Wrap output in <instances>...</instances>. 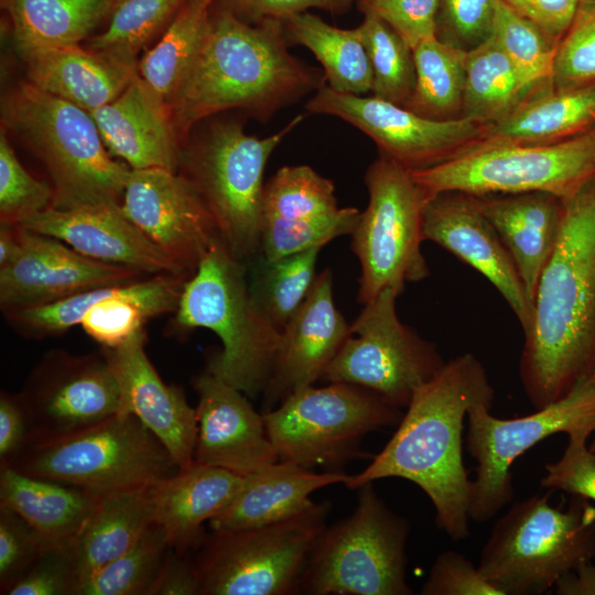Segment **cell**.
Segmentation results:
<instances>
[{
  "label": "cell",
  "instance_id": "cell-1",
  "mask_svg": "<svg viewBox=\"0 0 595 595\" xmlns=\"http://www.w3.org/2000/svg\"><path fill=\"white\" fill-rule=\"evenodd\" d=\"M495 390L478 358L462 354L421 386L398 428L368 466L345 485L397 477L420 487L435 509L436 526L453 541L469 537L470 479L463 463L462 435L470 408H491Z\"/></svg>",
  "mask_w": 595,
  "mask_h": 595
},
{
  "label": "cell",
  "instance_id": "cell-2",
  "mask_svg": "<svg viewBox=\"0 0 595 595\" xmlns=\"http://www.w3.org/2000/svg\"><path fill=\"white\" fill-rule=\"evenodd\" d=\"M563 203L560 236L539 280L519 360L536 410L595 370V176Z\"/></svg>",
  "mask_w": 595,
  "mask_h": 595
},
{
  "label": "cell",
  "instance_id": "cell-3",
  "mask_svg": "<svg viewBox=\"0 0 595 595\" xmlns=\"http://www.w3.org/2000/svg\"><path fill=\"white\" fill-rule=\"evenodd\" d=\"M283 22L248 23L214 4L197 54L170 108L178 141L199 121L242 109L260 121L326 85L289 52Z\"/></svg>",
  "mask_w": 595,
  "mask_h": 595
},
{
  "label": "cell",
  "instance_id": "cell-4",
  "mask_svg": "<svg viewBox=\"0 0 595 595\" xmlns=\"http://www.w3.org/2000/svg\"><path fill=\"white\" fill-rule=\"evenodd\" d=\"M1 118L45 167L52 207L121 204L130 167L111 159L88 111L26 80L3 95Z\"/></svg>",
  "mask_w": 595,
  "mask_h": 595
},
{
  "label": "cell",
  "instance_id": "cell-5",
  "mask_svg": "<svg viewBox=\"0 0 595 595\" xmlns=\"http://www.w3.org/2000/svg\"><path fill=\"white\" fill-rule=\"evenodd\" d=\"M174 317L177 331L207 328L223 348L206 371L249 398L263 393L272 375L281 332L253 301L244 261L219 239L186 280Z\"/></svg>",
  "mask_w": 595,
  "mask_h": 595
},
{
  "label": "cell",
  "instance_id": "cell-6",
  "mask_svg": "<svg viewBox=\"0 0 595 595\" xmlns=\"http://www.w3.org/2000/svg\"><path fill=\"white\" fill-rule=\"evenodd\" d=\"M552 490L513 502L483 545L479 570L502 595H540L595 559V506L572 496L553 507Z\"/></svg>",
  "mask_w": 595,
  "mask_h": 595
},
{
  "label": "cell",
  "instance_id": "cell-7",
  "mask_svg": "<svg viewBox=\"0 0 595 595\" xmlns=\"http://www.w3.org/2000/svg\"><path fill=\"white\" fill-rule=\"evenodd\" d=\"M410 172L428 198L443 192H544L564 201L595 176V126L552 142L480 138L441 163Z\"/></svg>",
  "mask_w": 595,
  "mask_h": 595
},
{
  "label": "cell",
  "instance_id": "cell-8",
  "mask_svg": "<svg viewBox=\"0 0 595 595\" xmlns=\"http://www.w3.org/2000/svg\"><path fill=\"white\" fill-rule=\"evenodd\" d=\"M354 511L316 538L299 594L410 595L409 521L392 511L372 483L360 486Z\"/></svg>",
  "mask_w": 595,
  "mask_h": 595
},
{
  "label": "cell",
  "instance_id": "cell-9",
  "mask_svg": "<svg viewBox=\"0 0 595 595\" xmlns=\"http://www.w3.org/2000/svg\"><path fill=\"white\" fill-rule=\"evenodd\" d=\"M303 118L294 117L266 138L246 133L238 121L214 122L202 139L180 153L181 173L193 183L220 238L241 261L260 253L267 162Z\"/></svg>",
  "mask_w": 595,
  "mask_h": 595
},
{
  "label": "cell",
  "instance_id": "cell-10",
  "mask_svg": "<svg viewBox=\"0 0 595 595\" xmlns=\"http://www.w3.org/2000/svg\"><path fill=\"white\" fill-rule=\"evenodd\" d=\"M262 416L279 461L327 472L368 456L360 447L364 437L402 418L377 393L347 382L299 389Z\"/></svg>",
  "mask_w": 595,
  "mask_h": 595
},
{
  "label": "cell",
  "instance_id": "cell-11",
  "mask_svg": "<svg viewBox=\"0 0 595 595\" xmlns=\"http://www.w3.org/2000/svg\"><path fill=\"white\" fill-rule=\"evenodd\" d=\"M10 467L96 495L150 487L180 469L140 420L118 413L60 440L31 444Z\"/></svg>",
  "mask_w": 595,
  "mask_h": 595
},
{
  "label": "cell",
  "instance_id": "cell-12",
  "mask_svg": "<svg viewBox=\"0 0 595 595\" xmlns=\"http://www.w3.org/2000/svg\"><path fill=\"white\" fill-rule=\"evenodd\" d=\"M329 510L328 501H313L273 523L212 531L194 556L202 595L299 594L309 554Z\"/></svg>",
  "mask_w": 595,
  "mask_h": 595
},
{
  "label": "cell",
  "instance_id": "cell-13",
  "mask_svg": "<svg viewBox=\"0 0 595 595\" xmlns=\"http://www.w3.org/2000/svg\"><path fill=\"white\" fill-rule=\"evenodd\" d=\"M365 183L368 204L350 235L361 269L357 300L363 305L387 288L401 294L408 282L430 274L421 250L429 198L411 172L379 155L368 166Z\"/></svg>",
  "mask_w": 595,
  "mask_h": 595
},
{
  "label": "cell",
  "instance_id": "cell-14",
  "mask_svg": "<svg viewBox=\"0 0 595 595\" xmlns=\"http://www.w3.org/2000/svg\"><path fill=\"white\" fill-rule=\"evenodd\" d=\"M490 409L478 404L467 412L466 446L477 463L468 516L479 523L511 502V467L524 452L553 434L589 437L595 433V383L588 377L563 398L523 416L499 419L490 414Z\"/></svg>",
  "mask_w": 595,
  "mask_h": 595
},
{
  "label": "cell",
  "instance_id": "cell-15",
  "mask_svg": "<svg viewBox=\"0 0 595 595\" xmlns=\"http://www.w3.org/2000/svg\"><path fill=\"white\" fill-rule=\"evenodd\" d=\"M400 294L382 290L364 304L350 323L351 335L324 370L321 380L368 389L399 409L445 365L436 346L402 323Z\"/></svg>",
  "mask_w": 595,
  "mask_h": 595
},
{
  "label": "cell",
  "instance_id": "cell-16",
  "mask_svg": "<svg viewBox=\"0 0 595 595\" xmlns=\"http://www.w3.org/2000/svg\"><path fill=\"white\" fill-rule=\"evenodd\" d=\"M30 443H44L95 425L119 411L120 390L104 354L47 351L19 393ZM28 445V446H29Z\"/></svg>",
  "mask_w": 595,
  "mask_h": 595
},
{
  "label": "cell",
  "instance_id": "cell-17",
  "mask_svg": "<svg viewBox=\"0 0 595 595\" xmlns=\"http://www.w3.org/2000/svg\"><path fill=\"white\" fill-rule=\"evenodd\" d=\"M311 113L337 117L368 136L380 155L409 171L433 166L479 140L484 127L465 118L431 119L376 96L324 85L305 104Z\"/></svg>",
  "mask_w": 595,
  "mask_h": 595
},
{
  "label": "cell",
  "instance_id": "cell-18",
  "mask_svg": "<svg viewBox=\"0 0 595 595\" xmlns=\"http://www.w3.org/2000/svg\"><path fill=\"white\" fill-rule=\"evenodd\" d=\"M120 207L126 217L188 277L221 239L199 193L177 171L130 169Z\"/></svg>",
  "mask_w": 595,
  "mask_h": 595
},
{
  "label": "cell",
  "instance_id": "cell-19",
  "mask_svg": "<svg viewBox=\"0 0 595 595\" xmlns=\"http://www.w3.org/2000/svg\"><path fill=\"white\" fill-rule=\"evenodd\" d=\"M22 228L18 256L0 268L2 312L52 303L98 286L123 284L144 273L98 261L65 242Z\"/></svg>",
  "mask_w": 595,
  "mask_h": 595
},
{
  "label": "cell",
  "instance_id": "cell-20",
  "mask_svg": "<svg viewBox=\"0 0 595 595\" xmlns=\"http://www.w3.org/2000/svg\"><path fill=\"white\" fill-rule=\"evenodd\" d=\"M423 240L441 246L484 275L505 299L521 328L531 325L533 307L510 253L497 230L463 192H443L429 198L423 214Z\"/></svg>",
  "mask_w": 595,
  "mask_h": 595
},
{
  "label": "cell",
  "instance_id": "cell-21",
  "mask_svg": "<svg viewBox=\"0 0 595 595\" xmlns=\"http://www.w3.org/2000/svg\"><path fill=\"white\" fill-rule=\"evenodd\" d=\"M145 329L116 348H102L120 390L118 414L134 415L165 446L180 469L194 462L195 408L182 388L166 385L150 361Z\"/></svg>",
  "mask_w": 595,
  "mask_h": 595
},
{
  "label": "cell",
  "instance_id": "cell-22",
  "mask_svg": "<svg viewBox=\"0 0 595 595\" xmlns=\"http://www.w3.org/2000/svg\"><path fill=\"white\" fill-rule=\"evenodd\" d=\"M192 385L198 397L194 462L245 476L279 461L262 413L244 392L206 370Z\"/></svg>",
  "mask_w": 595,
  "mask_h": 595
},
{
  "label": "cell",
  "instance_id": "cell-23",
  "mask_svg": "<svg viewBox=\"0 0 595 595\" xmlns=\"http://www.w3.org/2000/svg\"><path fill=\"white\" fill-rule=\"evenodd\" d=\"M350 335V324L334 301L333 273L326 268L316 275L309 295L281 332L273 371L262 393V412L321 379Z\"/></svg>",
  "mask_w": 595,
  "mask_h": 595
},
{
  "label": "cell",
  "instance_id": "cell-24",
  "mask_svg": "<svg viewBox=\"0 0 595 595\" xmlns=\"http://www.w3.org/2000/svg\"><path fill=\"white\" fill-rule=\"evenodd\" d=\"M20 226L54 237L98 261L127 266L145 275L190 278L126 217L120 205L50 207Z\"/></svg>",
  "mask_w": 595,
  "mask_h": 595
},
{
  "label": "cell",
  "instance_id": "cell-25",
  "mask_svg": "<svg viewBox=\"0 0 595 595\" xmlns=\"http://www.w3.org/2000/svg\"><path fill=\"white\" fill-rule=\"evenodd\" d=\"M18 53L28 82L88 112L116 99L138 74L137 57L79 44Z\"/></svg>",
  "mask_w": 595,
  "mask_h": 595
},
{
  "label": "cell",
  "instance_id": "cell-26",
  "mask_svg": "<svg viewBox=\"0 0 595 595\" xmlns=\"http://www.w3.org/2000/svg\"><path fill=\"white\" fill-rule=\"evenodd\" d=\"M89 113L107 150L130 169L177 170L181 149L170 112L139 73L116 99Z\"/></svg>",
  "mask_w": 595,
  "mask_h": 595
},
{
  "label": "cell",
  "instance_id": "cell-27",
  "mask_svg": "<svg viewBox=\"0 0 595 595\" xmlns=\"http://www.w3.org/2000/svg\"><path fill=\"white\" fill-rule=\"evenodd\" d=\"M473 196L510 253L534 307L540 277L560 236L563 201L544 192Z\"/></svg>",
  "mask_w": 595,
  "mask_h": 595
},
{
  "label": "cell",
  "instance_id": "cell-28",
  "mask_svg": "<svg viewBox=\"0 0 595 595\" xmlns=\"http://www.w3.org/2000/svg\"><path fill=\"white\" fill-rule=\"evenodd\" d=\"M244 476L198 464L150 486L154 524L166 536L170 548L191 553L204 541V522L221 512L241 487Z\"/></svg>",
  "mask_w": 595,
  "mask_h": 595
},
{
  "label": "cell",
  "instance_id": "cell-29",
  "mask_svg": "<svg viewBox=\"0 0 595 595\" xmlns=\"http://www.w3.org/2000/svg\"><path fill=\"white\" fill-rule=\"evenodd\" d=\"M350 476L343 470L317 473L290 461H278L245 475L234 499L209 520V527L214 532H228L283 520L310 506L315 490L346 485Z\"/></svg>",
  "mask_w": 595,
  "mask_h": 595
},
{
  "label": "cell",
  "instance_id": "cell-30",
  "mask_svg": "<svg viewBox=\"0 0 595 595\" xmlns=\"http://www.w3.org/2000/svg\"><path fill=\"white\" fill-rule=\"evenodd\" d=\"M98 496L63 482L0 467V507L21 516L50 545L76 536Z\"/></svg>",
  "mask_w": 595,
  "mask_h": 595
},
{
  "label": "cell",
  "instance_id": "cell-31",
  "mask_svg": "<svg viewBox=\"0 0 595 595\" xmlns=\"http://www.w3.org/2000/svg\"><path fill=\"white\" fill-rule=\"evenodd\" d=\"M149 488L116 490L98 496L90 515L68 541L77 584L128 551L154 523Z\"/></svg>",
  "mask_w": 595,
  "mask_h": 595
},
{
  "label": "cell",
  "instance_id": "cell-32",
  "mask_svg": "<svg viewBox=\"0 0 595 595\" xmlns=\"http://www.w3.org/2000/svg\"><path fill=\"white\" fill-rule=\"evenodd\" d=\"M187 278L155 274L105 288L84 313L80 325L102 348H116L158 315L175 312Z\"/></svg>",
  "mask_w": 595,
  "mask_h": 595
},
{
  "label": "cell",
  "instance_id": "cell-33",
  "mask_svg": "<svg viewBox=\"0 0 595 595\" xmlns=\"http://www.w3.org/2000/svg\"><path fill=\"white\" fill-rule=\"evenodd\" d=\"M595 126V85L555 89L548 83L521 100L499 121L484 127L483 139L552 142Z\"/></svg>",
  "mask_w": 595,
  "mask_h": 595
},
{
  "label": "cell",
  "instance_id": "cell-34",
  "mask_svg": "<svg viewBox=\"0 0 595 595\" xmlns=\"http://www.w3.org/2000/svg\"><path fill=\"white\" fill-rule=\"evenodd\" d=\"M18 52L79 44L108 19L110 0H0Z\"/></svg>",
  "mask_w": 595,
  "mask_h": 595
},
{
  "label": "cell",
  "instance_id": "cell-35",
  "mask_svg": "<svg viewBox=\"0 0 595 595\" xmlns=\"http://www.w3.org/2000/svg\"><path fill=\"white\" fill-rule=\"evenodd\" d=\"M283 29L289 45L314 54L332 89L358 96L372 90V68L358 28L339 29L305 11L285 20Z\"/></svg>",
  "mask_w": 595,
  "mask_h": 595
},
{
  "label": "cell",
  "instance_id": "cell-36",
  "mask_svg": "<svg viewBox=\"0 0 595 595\" xmlns=\"http://www.w3.org/2000/svg\"><path fill=\"white\" fill-rule=\"evenodd\" d=\"M216 1L185 0L159 41L139 61V76L169 112L202 44Z\"/></svg>",
  "mask_w": 595,
  "mask_h": 595
},
{
  "label": "cell",
  "instance_id": "cell-37",
  "mask_svg": "<svg viewBox=\"0 0 595 595\" xmlns=\"http://www.w3.org/2000/svg\"><path fill=\"white\" fill-rule=\"evenodd\" d=\"M533 90L490 36L467 50L462 117L493 125Z\"/></svg>",
  "mask_w": 595,
  "mask_h": 595
},
{
  "label": "cell",
  "instance_id": "cell-38",
  "mask_svg": "<svg viewBox=\"0 0 595 595\" xmlns=\"http://www.w3.org/2000/svg\"><path fill=\"white\" fill-rule=\"evenodd\" d=\"M415 85L404 105L431 119H452L462 110L467 50L437 36L412 50Z\"/></svg>",
  "mask_w": 595,
  "mask_h": 595
},
{
  "label": "cell",
  "instance_id": "cell-39",
  "mask_svg": "<svg viewBox=\"0 0 595 595\" xmlns=\"http://www.w3.org/2000/svg\"><path fill=\"white\" fill-rule=\"evenodd\" d=\"M323 247L268 260L258 253L250 261L251 296L268 320L282 332L309 295L316 279V262Z\"/></svg>",
  "mask_w": 595,
  "mask_h": 595
},
{
  "label": "cell",
  "instance_id": "cell-40",
  "mask_svg": "<svg viewBox=\"0 0 595 595\" xmlns=\"http://www.w3.org/2000/svg\"><path fill=\"white\" fill-rule=\"evenodd\" d=\"M170 549L153 523L128 551L80 580L75 595H151Z\"/></svg>",
  "mask_w": 595,
  "mask_h": 595
},
{
  "label": "cell",
  "instance_id": "cell-41",
  "mask_svg": "<svg viewBox=\"0 0 595 595\" xmlns=\"http://www.w3.org/2000/svg\"><path fill=\"white\" fill-rule=\"evenodd\" d=\"M338 209L333 181L307 165L283 166L263 187L262 220H309Z\"/></svg>",
  "mask_w": 595,
  "mask_h": 595
},
{
  "label": "cell",
  "instance_id": "cell-42",
  "mask_svg": "<svg viewBox=\"0 0 595 595\" xmlns=\"http://www.w3.org/2000/svg\"><path fill=\"white\" fill-rule=\"evenodd\" d=\"M364 15L358 30L372 68V96L404 106L415 85L412 48L377 15Z\"/></svg>",
  "mask_w": 595,
  "mask_h": 595
},
{
  "label": "cell",
  "instance_id": "cell-43",
  "mask_svg": "<svg viewBox=\"0 0 595 595\" xmlns=\"http://www.w3.org/2000/svg\"><path fill=\"white\" fill-rule=\"evenodd\" d=\"M489 36L509 57L529 87L537 89L551 83L558 42L501 0H496Z\"/></svg>",
  "mask_w": 595,
  "mask_h": 595
},
{
  "label": "cell",
  "instance_id": "cell-44",
  "mask_svg": "<svg viewBox=\"0 0 595 595\" xmlns=\"http://www.w3.org/2000/svg\"><path fill=\"white\" fill-rule=\"evenodd\" d=\"M185 0H120L108 17L106 30L87 42V47L137 57L161 36Z\"/></svg>",
  "mask_w": 595,
  "mask_h": 595
},
{
  "label": "cell",
  "instance_id": "cell-45",
  "mask_svg": "<svg viewBox=\"0 0 595 595\" xmlns=\"http://www.w3.org/2000/svg\"><path fill=\"white\" fill-rule=\"evenodd\" d=\"M359 215L357 208L344 207L309 220L263 219L260 253L268 260H275L313 247H324L337 237L351 235Z\"/></svg>",
  "mask_w": 595,
  "mask_h": 595
},
{
  "label": "cell",
  "instance_id": "cell-46",
  "mask_svg": "<svg viewBox=\"0 0 595 595\" xmlns=\"http://www.w3.org/2000/svg\"><path fill=\"white\" fill-rule=\"evenodd\" d=\"M551 85L572 89L595 85V0H580L555 50Z\"/></svg>",
  "mask_w": 595,
  "mask_h": 595
},
{
  "label": "cell",
  "instance_id": "cell-47",
  "mask_svg": "<svg viewBox=\"0 0 595 595\" xmlns=\"http://www.w3.org/2000/svg\"><path fill=\"white\" fill-rule=\"evenodd\" d=\"M54 203L51 184L33 177L20 163L12 149L8 131L0 132V220L21 225L50 208Z\"/></svg>",
  "mask_w": 595,
  "mask_h": 595
},
{
  "label": "cell",
  "instance_id": "cell-48",
  "mask_svg": "<svg viewBox=\"0 0 595 595\" xmlns=\"http://www.w3.org/2000/svg\"><path fill=\"white\" fill-rule=\"evenodd\" d=\"M77 575L68 542L46 547L1 594L75 595Z\"/></svg>",
  "mask_w": 595,
  "mask_h": 595
},
{
  "label": "cell",
  "instance_id": "cell-49",
  "mask_svg": "<svg viewBox=\"0 0 595 595\" xmlns=\"http://www.w3.org/2000/svg\"><path fill=\"white\" fill-rule=\"evenodd\" d=\"M359 8L386 22L413 50L437 36V0H359Z\"/></svg>",
  "mask_w": 595,
  "mask_h": 595
},
{
  "label": "cell",
  "instance_id": "cell-50",
  "mask_svg": "<svg viewBox=\"0 0 595 595\" xmlns=\"http://www.w3.org/2000/svg\"><path fill=\"white\" fill-rule=\"evenodd\" d=\"M48 545L21 516L0 507V593Z\"/></svg>",
  "mask_w": 595,
  "mask_h": 595
},
{
  "label": "cell",
  "instance_id": "cell-51",
  "mask_svg": "<svg viewBox=\"0 0 595 595\" xmlns=\"http://www.w3.org/2000/svg\"><path fill=\"white\" fill-rule=\"evenodd\" d=\"M587 436L571 435L562 456L545 465L541 486L562 490L595 502V453L587 446Z\"/></svg>",
  "mask_w": 595,
  "mask_h": 595
},
{
  "label": "cell",
  "instance_id": "cell-52",
  "mask_svg": "<svg viewBox=\"0 0 595 595\" xmlns=\"http://www.w3.org/2000/svg\"><path fill=\"white\" fill-rule=\"evenodd\" d=\"M422 595H502L464 554L447 550L433 562Z\"/></svg>",
  "mask_w": 595,
  "mask_h": 595
},
{
  "label": "cell",
  "instance_id": "cell-53",
  "mask_svg": "<svg viewBox=\"0 0 595 595\" xmlns=\"http://www.w3.org/2000/svg\"><path fill=\"white\" fill-rule=\"evenodd\" d=\"M437 26L457 39L466 50L478 45L490 35L496 0H437Z\"/></svg>",
  "mask_w": 595,
  "mask_h": 595
},
{
  "label": "cell",
  "instance_id": "cell-54",
  "mask_svg": "<svg viewBox=\"0 0 595 595\" xmlns=\"http://www.w3.org/2000/svg\"><path fill=\"white\" fill-rule=\"evenodd\" d=\"M216 4L251 24L284 22L313 8L338 11L335 0H217Z\"/></svg>",
  "mask_w": 595,
  "mask_h": 595
},
{
  "label": "cell",
  "instance_id": "cell-55",
  "mask_svg": "<svg viewBox=\"0 0 595 595\" xmlns=\"http://www.w3.org/2000/svg\"><path fill=\"white\" fill-rule=\"evenodd\" d=\"M558 42L570 28L580 0H501Z\"/></svg>",
  "mask_w": 595,
  "mask_h": 595
},
{
  "label": "cell",
  "instance_id": "cell-56",
  "mask_svg": "<svg viewBox=\"0 0 595 595\" xmlns=\"http://www.w3.org/2000/svg\"><path fill=\"white\" fill-rule=\"evenodd\" d=\"M29 443V423L19 393L1 392L0 467L12 465Z\"/></svg>",
  "mask_w": 595,
  "mask_h": 595
},
{
  "label": "cell",
  "instance_id": "cell-57",
  "mask_svg": "<svg viewBox=\"0 0 595 595\" xmlns=\"http://www.w3.org/2000/svg\"><path fill=\"white\" fill-rule=\"evenodd\" d=\"M151 595H202V586L191 553L170 549Z\"/></svg>",
  "mask_w": 595,
  "mask_h": 595
},
{
  "label": "cell",
  "instance_id": "cell-58",
  "mask_svg": "<svg viewBox=\"0 0 595 595\" xmlns=\"http://www.w3.org/2000/svg\"><path fill=\"white\" fill-rule=\"evenodd\" d=\"M556 595H595V564L592 561L563 575L554 585Z\"/></svg>",
  "mask_w": 595,
  "mask_h": 595
},
{
  "label": "cell",
  "instance_id": "cell-59",
  "mask_svg": "<svg viewBox=\"0 0 595 595\" xmlns=\"http://www.w3.org/2000/svg\"><path fill=\"white\" fill-rule=\"evenodd\" d=\"M20 225L1 224L0 227V268L11 262L21 249Z\"/></svg>",
  "mask_w": 595,
  "mask_h": 595
},
{
  "label": "cell",
  "instance_id": "cell-60",
  "mask_svg": "<svg viewBox=\"0 0 595 595\" xmlns=\"http://www.w3.org/2000/svg\"><path fill=\"white\" fill-rule=\"evenodd\" d=\"M350 1L351 0H335L338 11H340L342 8L347 6Z\"/></svg>",
  "mask_w": 595,
  "mask_h": 595
},
{
  "label": "cell",
  "instance_id": "cell-61",
  "mask_svg": "<svg viewBox=\"0 0 595 595\" xmlns=\"http://www.w3.org/2000/svg\"><path fill=\"white\" fill-rule=\"evenodd\" d=\"M120 0H110V9H109V14L111 12V10L113 9V7L119 2ZM109 17V15H108Z\"/></svg>",
  "mask_w": 595,
  "mask_h": 595
},
{
  "label": "cell",
  "instance_id": "cell-62",
  "mask_svg": "<svg viewBox=\"0 0 595 595\" xmlns=\"http://www.w3.org/2000/svg\"><path fill=\"white\" fill-rule=\"evenodd\" d=\"M589 448H591L592 452L595 453V436H594L593 441L589 444Z\"/></svg>",
  "mask_w": 595,
  "mask_h": 595
},
{
  "label": "cell",
  "instance_id": "cell-63",
  "mask_svg": "<svg viewBox=\"0 0 595 595\" xmlns=\"http://www.w3.org/2000/svg\"><path fill=\"white\" fill-rule=\"evenodd\" d=\"M591 377H592V379H593V381H594V383H595V370H594V372L592 374Z\"/></svg>",
  "mask_w": 595,
  "mask_h": 595
}]
</instances>
